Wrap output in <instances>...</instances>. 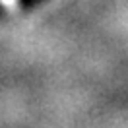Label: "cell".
Listing matches in <instances>:
<instances>
[{"mask_svg":"<svg viewBox=\"0 0 128 128\" xmlns=\"http://www.w3.org/2000/svg\"><path fill=\"white\" fill-rule=\"evenodd\" d=\"M2 2H4L6 6H14V4H16V0H2Z\"/></svg>","mask_w":128,"mask_h":128,"instance_id":"obj_1","label":"cell"}]
</instances>
